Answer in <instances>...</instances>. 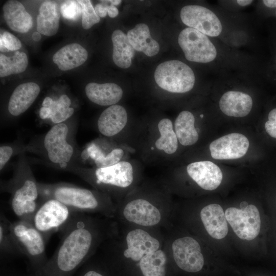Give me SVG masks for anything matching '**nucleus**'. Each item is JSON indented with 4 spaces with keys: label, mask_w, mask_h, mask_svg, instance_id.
<instances>
[{
    "label": "nucleus",
    "mask_w": 276,
    "mask_h": 276,
    "mask_svg": "<svg viewBox=\"0 0 276 276\" xmlns=\"http://www.w3.org/2000/svg\"><path fill=\"white\" fill-rule=\"evenodd\" d=\"M203 116V114H201V115H200V117H201V118H202Z\"/></svg>",
    "instance_id": "49530a36"
},
{
    "label": "nucleus",
    "mask_w": 276,
    "mask_h": 276,
    "mask_svg": "<svg viewBox=\"0 0 276 276\" xmlns=\"http://www.w3.org/2000/svg\"><path fill=\"white\" fill-rule=\"evenodd\" d=\"M59 19L58 4L50 1L43 2L39 7L37 17V32L48 36L55 35L59 29Z\"/></svg>",
    "instance_id": "a878e982"
},
{
    "label": "nucleus",
    "mask_w": 276,
    "mask_h": 276,
    "mask_svg": "<svg viewBox=\"0 0 276 276\" xmlns=\"http://www.w3.org/2000/svg\"><path fill=\"white\" fill-rule=\"evenodd\" d=\"M225 216L234 233L241 239L250 241L258 236L261 228V218L255 205L248 204L241 209L228 208L225 211Z\"/></svg>",
    "instance_id": "9b49d317"
},
{
    "label": "nucleus",
    "mask_w": 276,
    "mask_h": 276,
    "mask_svg": "<svg viewBox=\"0 0 276 276\" xmlns=\"http://www.w3.org/2000/svg\"><path fill=\"white\" fill-rule=\"evenodd\" d=\"M109 2L111 3V4L115 6L119 5L122 1L120 0H111L109 1Z\"/></svg>",
    "instance_id": "c03bdc74"
},
{
    "label": "nucleus",
    "mask_w": 276,
    "mask_h": 276,
    "mask_svg": "<svg viewBox=\"0 0 276 276\" xmlns=\"http://www.w3.org/2000/svg\"><path fill=\"white\" fill-rule=\"evenodd\" d=\"M86 49L77 43L66 45L53 56V61L61 71H68L80 66L87 60Z\"/></svg>",
    "instance_id": "b1692460"
},
{
    "label": "nucleus",
    "mask_w": 276,
    "mask_h": 276,
    "mask_svg": "<svg viewBox=\"0 0 276 276\" xmlns=\"http://www.w3.org/2000/svg\"><path fill=\"white\" fill-rule=\"evenodd\" d=\"M96 185L126 188L133 180L132 166L127 162L121 161L110 167L97 168L95 172Z\"/></svg>",
    "instance_id": "2eb2a0df"
},
{
    "label": "nucleus",
    "mask_w": 276,
    "mask_h": 276,
    "mask_svg": "<svg viewBox=\"0 0 276 276\" xmlns=\"http://www.w3.org/2000/svg\"><path fill=\"white\" fill-rule=\"evenodd\" d=\"M108 5V1H101L100 3L95 6V12L100 17H104L107 14Z\"/></svg>",
    "instance_id": "58836bf2"
},
{
    "label": "nucleus",
    "mask_w": 276,
    "mask_h": 276,
    "mask_svg": "<svg viewBox=\"0 0 276 276\" xmlns=\"http://www.w3.org/2000/svg\"><path fill=\"white\" fill-rule=\"evenodd\" d=\"M32 39L36 41H39L41 38L40 33L38 32H35L32 34Z\"/></svg>",
    "instance_id": "37998d69"
},
{
    "label": "nucleus",
    "mask_w": 276,
    "mask_h": 276,
    "mask_svg": "<svg viewBox=\"0 0 276 276\" xmlns=\"http://www.w3.org/2000/svg\"><path fill=\"white\" fill-rule=\"evenodd\" d=\"M111 40L114 63L121 68L129 67L132 64L135 50L130 43L127 35L120 30H116L111 35Z\"/></svg>",
    "instance_id": "bb28decb"
},
{
    "label": "nucleus",
    "mask_w": 276,
    "mask_h": 276,
    "mask_svg": "<svg viewBox=\"0 0 276 276\" xmlns=\"http://www.w3.org/2000/svg\"><path fill=\"white\" fill-rule=\"evenodd\" d=\"M178 42L189 61L208 63L216 57V49L208 36L193 28L188 27L182 30Z\"/></svg>",
    "instance_id": "1a4fd4ad"
},
{
    "label": "nucleus",
    "mask_w": 276,
    "mask_h": 276,
    "mask_svg": "<svg viewBox=\"0 0 276 276\" xmlns=\"http://www.w3.org/2000/svg\"><path fill=\"white\" fill-rule=\"evenodd\" d=\"M11 222L3 212L0 214V257L1 262H7L23 255L10 231Z\"/></svg>",
    "instance_id": "cd10ccee"
},
{
    "label": "nucleus",
    "mask_w": 276,
    "mask_h": 276,
    "mask_svg": "<svg viewBox=\"0 0 276 276\" xmlns=\"http://www.w3.org/2000/svg\"><path fill=\"white\" fill-rule=\"evenodd\" d=\"M200 217L207 233L212 238L220 240L226 236L227 221L219 204L213 203L204 206L200 212Z\"/></svg>",
    "instance_id": "f3484780"
},
{
    "label": "nucleus",
    "mask_w": 276,
    "mask_h": 276,
    "mask_svg": "<svg viewBox=\"0 0 276 276\" xmlns=\"http://www.w3.org/2000/svg\"><path fill=\"white\" fill-rule=\"evenodd\" d=\"M128 221L143 227H151L162 221V214L155 205L144 199H135L129 201L121 212Z\"/></svg>",
    "instance_id": "ddd939ff"
},
{
    "label": "nucleus",
    "mask_w": 276,
    "mask_h": 276,
    "mask_svg": "<svg viewBox=\"0 0 276 276\" xmlns=\"http://www.w3.org/2000/svg\"><path fill=\"white\" fill-rule=\"evenodd\" d=\"M268 118L265 124V130L270 136L276 139V108L269 112Z\"/></svg>",
    "instance_id": "e433bc0d"
},
{
    "label": "nucleus",
    "mask_w": 276,
    "mask_h": 276,
    "mask_svg": "<svg viewBox=\"0 0 276 276\" xmlns=\"http://www.w3.org/2000/svg\"><path fill=\"white\" fill-rule=\"evenodd\" d=\"M158 129L160 136L155 142L156 148L167 154L175 152L178 148V139L172 121L166 118L161 120L158 124Z\"/></svg>",
    "instance_id": "c756f323"
},
{
    "label": "nucleus",
    "mask_w": 276,
    "mask_h": 276,
    "mask_svg": "<svg viewBox=\"0 0 276 276\" xmlns=\"http://www.w3.org/2000/svg\"><path fill=\"white\" fill-rule=\"evenodd\" d=\"M108 218L76 212L61 233L56 250L36 276H74L101 244L116 233V225Z\"/></svg>",
    "instance_id": "f03ea898"
},
{
    "label": "nucleus",
    "mask_w": 276,
    "mask_h": 276,
    "mask_svg": "<svg viewBox=\"0 0 276 276\" xmlns=\"http://www.w3.org/2000/svg\"><path fill=\"white\" fill-rule=\"evenodd\" d=\"M264 5L269 8L276 7V0H264L263 1Z\"/></svg>",
    "instance_id": "a19ab883"
},
{
    "label": "nucleus",
    "mask_w": 276,
    "mask_h": 276,
    "mask_svg": "<svg viewBox=\"0 0 276 276\" xmlns=\"http://www.w3.org/2000/svg\"><path fill=\"white\" fill-rule=\"evenodd\" d=\"M252 2L251 0H238L237 3L241 6H245L250 4Z\"/></svg>",
    "instance_id": "79ce46f5"
},
{
    "label": "nucleus",
    "mask_w": 276,
    "mask_h": 276,
    "mask_svg": "<svg viewBox=\"0 0 276 276\" xmlns=\"http://www.w3.org/2000/svg\"><path fill=\"white\" fill-rule=\"evenodd\" d=\"M10 231L17 246L29 260V276H36L49 260L43 236L31 223L23 220L11 222Z\"/></svg>",
    "instance_id": "20e7f679"
},
{
    "label": "nucleus",
    "mask_w": 276,
    "mask_h": 276,
    "mask_svg": "<svg viewBox=\"0 0 276 276\" xmlns=\"http://www.w3.org/2000/svg\"><path fill=\"white\" fill-rule=\"evenodd\" d=\"M191 178L201 188L212 191L217 188L222 179V173L218 166L210 161H200L188 165Z\"/></svg>",
    "instance_id": "dca6fc26"
},
{
    "label": "nucleus",
    "mask_w": 276,
    "mask_h": 276,
    "mask_svg": "<svg viewBox=\"0 0 276 276\" xmlns=\"http://www.w3.org/2000/svg\"><path fill=\"white\" fill-rule=\"evenodd\" d=\"M38 187L41 200L54 198L79 212L98 213L107 218L115 215L112 204L89 189L66 183H38Z\"/></svg>",
    "instance_id": "7ed1b4c3"
},
{
    "label": "nucleus",
    "mask_w": 276,
    "mask_h": 276,
    "mask_svg": "<svg viewBox=\"0 0 276 276\" xmlns=\"http://www.w3.org/2000/svg\"><path fill=\"white\" fill-rule=\"evenodd\" d=\"M195 118L188 111L179 113L174 122L175 132L179 143L183 146H191L197 142L199 135L194 127Z\"/></svg>",
    "instance_id": "c85d7f7f"
},
{
    "label": "nucleus",
    "mask_w": 276,
    "mask_h": 276,
    "mask_svg": "<svg viewBox=\"0 0 276 276\" xmlns=\"http://www.w3.org/2000/svg\"><path fill=\"white\" fill-rule=\"evenodd\" d=\"M11 192L10 205L19 220L31 223L34 214L42 201L40 197L38 183L30 175L17 176L4 187Z\"/></svg>",
    "instance_id": "39448f33"
},
{
    "label": "nucleus",
    "mask_w": 276,
    "mask_h": 276,
    "mask_svg": "<svg viewBox=\"0 0 276 276\" xmlns=\"http://www.w3.org/2000/svg\"><path fill=\"white\" fill-rule=\"evenodd\" d=\"M41 201L31 223L47 243L53 234L64 229L77 212L54 198Z\"/></svg>",
    "instance_id": "423d86ee"
},
{
    "label": "nucleus",
    "mask_w": 276,
    "mask_h": 276,
    "mask_svg": "<svg viewBox=\"0 0 276 276\" xmlns=\"http://www.w3.org/2000/svg\"><path fill=\"white\" fill-rule=\"evenodd\" d=\"M40 90L39 85L34 82L24 83L17 86L9 99V113L18 116L25 112L35 101Z\"/></svg>",
    "instance_id": "a211bd4d"
},
{
    "label": "nucleus",
    "mask_w": 276,
    "mask_h": 276,
    "mask_svg": "<svg viewBox=\"0 0 276 276\" xmlns=\"http://www.w3.org/2000/svg\"><path fill=\"white\" fill-rule=\"evenodd\" d=\"M127 122V113L125 108L114 104L101 113L98 121V128L102 134L110 137L120 132Z\"/></svg>",
    "instance_id": "6ab92c4d"
},
{
    "label": "nucleus",
    "mask_w": 276,
    "mask_h": 276,
    "mask_svg": "<svg viewBox=\"0 0 276 276\" xmlns=\"http://www.w3.org/2000/svg\"><path fill=\"white\" fill-rule=\"evenodd\" d=\"M87 154L94 160L98 168H105L114 165L120 162L124 155V151L121 148H116L107 155H104L100 148L91 144L87 148Z\"/></svg>",
    "instance_id": "2f4dec72"
},
{
    "label": "nucleus",
    "mask_w": 276,
    "mask_h": 276,
    "mask_svg": "<svg viewBox=\"0 0 276 276\" xmlns=\"http://www.w3.org/2000/svg\"><path fill=\"white\" fill-rule=\"evenodd\" d=\"M69 129L64 123L55 124L46 133L43 146L50 160L59 165L61 169L67 167L74 154V149L68 143Z\"/></svg>",
    "instance_id": "9d476101"
},
{
    "label": "nucleus",
    "mask_w": 276,
    "mask_h": 276,
    "mask_svg": "<svg viewBox=\"0 0 276 276\" xmlns=\"http://www.w3.org/2000/svg\"><path fill=\"white\" fill-rule=\"evenodd\" d=\"M128 40L133 48L148 57L156 55L159 51L158 43L151 37L148 26L140 23L127 32Z\"/></svg>",
    "instance_id": "393cba45"
},
{
    "label": "nucleus",
    "mask_w": 276,
    "mask_h": 276,
    "mask_svg": "<svg viewBox=\"0 0 276 276\" xmlns=\"http://www.w3.org/2000/svg\"><path fill=\"white\" fill-rule=\"evenodd\" d=\"M118 14L119 11L117 8L116 6L111 4V3H110V5H108L107 7V14L108 15V16L110 17L114 18L116 17L118 15Z\"/></svg>",
    "instance_id": "ea45409f"
},
{
    "label": "nucleus",
    "mask_w": 276,
    "mask_h": 276,
    "mask_svg": "<svg viewBox=\"0 0 276 276\" xmlns=\"http://www.w3.org/2000/svg\"><path fill=\"white\" fill-rule=\"evenodd\" d=\"M249 145V141L245 135L232 133L213 141L209 148L211 156L214 159H234L243 156Z\"/></svg>",
    "instance_id": "4468645a"
},
{
    "label": "nucleus",
    "mask_w": 276,
    "mask_h": 276,
    "mask_svg": "<svg viewBox=\"0 0 276 276\" xmlns=\"http://www.w3.org/2000/svg\"><path fill=\"white\" fill-rule=\"evenodd\" d=\"M85 91L90 101L101 106L114 105L123 96L121 87L113 83L99 84L90 82L86 85Z\"/></svg>",
    "instance_id": "5701e85b"
},
{
    "label": "nucleus",
    "mask_w": 276,
    "mask_h": 276,
    "mask_svg": "<svg viewBox=\"0 0 276 276\" xmlns=\"http://www.w3.org/2000/svg\"><path fill=\"white\" fill-rule=\"evenodd\" d=\"M180 16L185 25L205 35L216 37L221 33L222 28L219 18L205 7L198 5L184 6Z\"/></svg>",
    "instance_id": "f8f14e48"
},
{
    "label": "nucleus",
    "mask_w": 276,
    "mask_h": 276,
    "mask_svg": "<svg viewBox=\"0 0 276 276\" xmlns=\"http://www.w3.org/2000/svg\"><path fill=\"white\" fill-rule=\"evenodd\" d=\"M72 102L66 95H61L57 100L49 97H45L39 110V117L42 119H50L55 124L63 123L74 112V109L70 107Z\"/></svg>",
    "instance_id": "412c9836"
},
{
    "label": "nucleus",
    "mask_w": 276,
    "mask_h": 276,
    "mask_svg": "<svg viewBox=\"0 0 276 276\" xmlns=\"http://www.w3.org/2000/svg\"><path fill=\"white\" fill-rule=\"evenodd\" d=\"M154 79L162 89L174 93H184L191 90L195 78L191 68L177 60L159 64L154 72Z\"/></svg>",
    "instance_id": "0eeeda50"
},
{
    "label": "nucleus",
    "mask_w": 276,
    "mask_h": 276,
    "mask_svg": "<svg viewBox=\"0 0 276 276\" xmlns=\"http://www.w3.org/2000/svg\"><path fill=\"white\" fill-rule=\"evenodd\" d=\"M61 12L65 18L75 20L82 13V8L77 1H67L61 6Z\"/></svg>",
    "instance_id": "c9c22d12"
},
{
    "label": "nucleus",
    "mask_w": 276,
    "mask_h": 276,
    "mask_svg": "<svg viewBox=\"0 0 276 276\" xmlns=\"http://www.w3.org/2000/svg\"><path fill=\"white\" fill-rule=\"evenodd\" d=\"M21 47L20 40L9 32L5 31L1 35L0 49L1 52L16 51Z\"/></svg>",
    "instance_id": "f704fd0d"
},
{
    "label": "nucleus",
    "mask_w": 276,
    "mask_h": 276,
    "mask_svg": "<svg viewBox=\"0 0 276 276\" xmlns=\"http://www.w3.org/2000/svg\"><path fill=\"white\" fill-rule=\"evenodd\" d=\"M76 276L110 275L100 258L94 255L80 267Z\"/></svg>",
    "instance_id": "473e14b6"
},
{
    "label": "nucleus",
    "mask_w": 276,
    "mask_h": 276,
    "mask_svg": "<svg viewBox=\"0 0 276 276\" xmlns=\"http://www.w3.org/2000/svg\"><path fill=\"white\" fill-rule=\"evenodd\" d=\"M248 203L246 201H242L241 203H240V207L241 208V209H243V208H246L247 205H248Z\"/></svg>",
    "instance_id": "a18cd8bd"
},
{
    "label": "nucleus",
    "mask_w": 276,
    "mask_h": 276,
    "mask_svg": "<svg viewBox=\"0 0 276 276\" xmlns=\"http://www.w3.org/2000/svg\"><path fill=\"white\" fill-rule=\"evenodd\" d=\"M116 234L99 247V258L110 276H173L172 265L156 237L142 228L131 229L125 236V248Z\"/></svg>",
    "instance_id": "f257e3e1"
},
{
    "label": "nucleus",
    "mask_w": 276,
    "mask_h": 276,
    "mask_svg": "<svg viewBox=\"0 0 276 276\" xmlns=\"http://www.w3.org/2000/svg\"><path fill=\"white\" fill-rule=\"evenodd\" d=\"M3 16L6 24L13 31L24 33L32 27V16L19 2L7 1L3 7Z\"/></svg>",
    "instance_id": "aec40b11"
},
{
    "label": "nucleus",
    "mask_w": 276,
    "mask_h": 276,
    "mask_svg": "<svg viewBox=\"0 0 276 276\" xmlns=\"http://www.w3.org/2000/svg\"><path fill=\"white\" fill-rule=\"evenodd\" d=\"M175 266L185 273L197 274L204 269L205 261L199 243L191 237L175 239L171 245Z\"/></svg>",
    "instance_id": "6e6552de"
},
{
    "label": "nucleus",
    "mask_w": 276,
    "mask_h": 276,
    "mask_svg": "<svg viewBox=\"0 0 276 276\" xmlns=\"http://www.w3.org/2000/svg\"><path fill=\"white\" fill-rule=\"evenodd\" d=\"M28 59L26 54L16 52L12 57L0 55V77H6L24 72L28 66Z\"/></svg>",
    "instance_id": "7c9ffc66"
},
{
    "label": "nucleus",
    "mask_w": 276,
    "mask_h": 276,
    "mask_svg": "<svg viewBox=\"0 0 276 276\" xmlns=\"http://www.w3.org/2000/svg\"><path fill=\"white\" fill-rule=\"evenodd\" d=\"M252 106L251 97L240 91H227L222 95L219 101L220 110L230 117H245L250 112Z\"/></svg>",
    "instance_id": "4be33fe9"
},
{
    "label": "nucleus",
    "mask_w": 276,
    "mask_h": 276,
    "mask_svg": "<svg viewBox=\"0 0 276 276\" xmlns=\"http://www.w3.org/2000/svg\"><path fill=\"white\" fill-rule=\"evenodd\" d=\"M82 8V26L83 29H90L95 24L98 23L100 17L96 14L90 1H77Z\"/></svg>",
    "instance_id": "72a5a7b5"
},
{
    "label": "nucleus",
    "mask_w": 276,
    "mask_h": 276,
    "mask_svg": "<svg viewBox=\"0 0 276 276\" xmlns=\"http://www.w3.org/2000/svg\"><path fill=\"white\" fill-rule=\"evenodd\" d=\"M13 153V148L9 146H1L0 147V170H2L10 159Z\"/></svg>",
    "instance_id": "4c0bfd02"
}]
</instances>
